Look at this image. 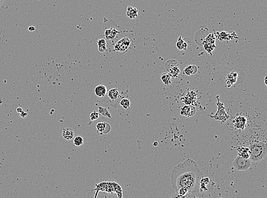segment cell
Returning a JSON list of instances; mask_svg holds the SVG:
<instances>
[{"instance_id":"obj_1","label":"cell","mask_w":267,"mask_h":198,"mask_svg":"<svg viewBox=\"0 0 267 198\" xmlns=\"http://www.w3.org/2000/svg\"><path fill=\"white\" fill-rule=\"evenodd\" d=\"M202 177V173L191 159H188L175 167L171 174V184L177 194L176 197H196Z\"/></svg>"},{"instance_id":"obj_2","label":"cell","mask_w":267,"mask_h":198,"mask_svg":"<svg viewBox=\"0 0 267 198\" xmlns=\"http://www.w3.org/2000/svg\"><path fill=\"white\" fill-rule=\"evenodd\" d=\"M134 35L132 31L123 30L117 37L108 45L110 52L121 55L127 52L132 47Z\"/></svg>"},{"instance_id":"obj_3","label":"cell","mask_w":267,"mask_h":198,"mask_svg":"<svg viewBox=\"0 0 267 198\" xmlns=\"http://www.w3.org/2000/svg\"><path fill=\"white\" fill-rule=\"evenodd\" d=\"M249 149L250 151V159L252 162H259L267 155V144L265 142L254 143L250 146Z\"/></svg>"},{"instance_id":"obj_4","label":"cell","mask_w":267,"mask_h":198,"mask_svg":"<svg viewBox=\"0 0 267 198\" xmlns=\"http://www.w3.org/2000/svg\"><path fill=\"white\" fill-rule=\"evenodd\" d=\"M117 24L112 20H107L104 21L103 29L104 32V36L106 38L107 43L109 45L113 40H115L118 35L121 32L118 30L117 29Z\"/></svg>"},{"instance_id":"obj_5","label":"cell","mask_w":267,"mask_h":198,"mask_svg":"<svg viewBox=\"0 0 267 198\" xmlns=\"http://www.w3.org/2000/svg\"><path fill=\"white\" fill-rule=\"evenodd\" d=\"M252 161L250 159L243 158L237 155L233 161V166L239 171H245L251 166Z\"/></svg>"},{"instance_id":"obj_6","label":"cell","mask_w":267,"mask_h":198,"mask_svg":"<svg viewBox=\"0 0 267 198\" xmlns=\"http://www.w3.org/2000/svg\"><path fill=\"white\" fill-rule=\"evenodd\" d=\"M165 69L172 78H176L178 76L180 71L178 62L174 59L168 60L165 64Z\"/></svg>"},{"instance_id":"obj_7","label":"cell","mask_w":267,"mask_h":198,"mask_svg":"<svg viewBox=\"0 0 267 198\" xmlns=\"http://www.w3.org/2000/svg\"><path fill=\"white\" fill-rule=\"evenodd\" d=\"M96 127L100 135L108 134L111 130L110 125L107 122H99L96 124Z\"/></svg>"},{"instance_id":"obj_8","label":"cell","mask_w":267,"mask_h":198,"mask_svg":"<svg viewBox=\"0 0 267 198\" xmlns=\"http://www.w3.org/2000/svg\"><path fill=\"white\" fill-rule=\"evenodd\" d=\"M196 112V108L192 106H185L181 110V114L185 117H192Z\"/></svg>"},{"instance_id":"obj_9","label":"cell","mask_w":267,"mask_h":198,"mask_svg":"<svg viewBox=\"0 0 267 198\" xmlns=\"http://www.w3.org/2000/svg\"><path fill=\"white\" fill-rule=\"evenodd\" d=\"M247 122V119L242 116L236 117L234 120V126L236 128L240 130H244L245 128Z\"/></svg>"},{"instance_id":"obj_10","label":"cell","mask_w":267,"mask_h":198,"mask_svg":"<svg viewBox=\"0 0 267 198\" xmlns=\"http://www.w3.org/2000/svg\"><path fill=\"white\" fill-rule=\"evenodd\" d=\"M18 0H0V12L14 6Z\"/></svg>"},{"instance_id":"obj_11","label":"cell","mask_w":267,"mask_h":198,"mask_svg":"<svg viewBox=\"0 0 267 198\" xmlns=\"http://www.w3.org/2000/svg\"><path fill=\"white\" fill-rule=\"evenodd\" d=\"M95 93L97 96L102 98L107 93V87L102 85H99L95 87Z\"/></svg>"},{"instance_id":"obj_12","label":"cell","mask_w":267,"mask_h":198,"mask_svg":"<svg viewBox=\"0 0 267 198\" xmlns=\"http://www.w3.org/2000/svg\"><path fill=\"white\" fill-rule=\"evenodd\" d=\"M74 135H75L74 132L71 128L67 127V128H63V131H62V136H63L64 139H65L66 140H67V141L71 140L74 137Z\"/></svg>"},{"instance_id":"obj_13","label":"cell","mask_w":267,"mask_h":198,"mask_svg":"<svg viewBox=\"0 0 267 198\" xmlns=\"http://www.w3.org/2000/svg\"><path fill=\"white\" fill-rule=\"evenodd\" d=\"M218 111L216 112V115H215L214 116V118H215L216 119L219 120V118L222 115V118H223V122H224L228 118V116L227 115V114H226V113L225 112V110H224V108L223 107V106L221 107L219 104H218Z\"/></svg>"},{"instance_id":"obj_14","label":"cell","mask_w":267,"mask_h":198,"mask_svg":"<svg viewBox=\"0 0 267 198\" xmlns=\"http://www.w3.org/2000/svg\"><path fill=\"white\" fill-rule=\"evenodd\" d=\"M107 94L108 95V98L112 101H116L120 96V93L117 88H111L108 91V93Z\"/></svg>"},{"instance_id":"obj_15","label":"cell","mask_w":267,"mask_h":198,"mask_svg":"<svg viewBox=\"0 0 267 198\" xmlns=\"http://www.w3.org/2000/svg\"><path fill=\"white\" fill-rule=\"evenodd\" d=\"M107 187H108V184H107V182H102L96 184V188L95 190L96 191L95 198L96 197V195H97V194L99 192H101V191L106 192L107 190Z\"/></svg>"},{"instance_id":"obj_16","label":"cell","mask_w":267,"mask_h":198,"mask_svg":"<svg viewBox=\"0 0 267 198\" xmlns=\"http://www.w3.org/2000/svg\"><path fill=\"white\" fill-rule=\"evenodd\" d=\"M239 151V156L243 157V158L250 159V151L248 147H240L237 149Z\"/></svg>"},{"instance_id":"obj_17","label":"cell","mask_w":267,"mask_h":198,"mask_svg":"<svg viewBox=\"0 0 267 198\" xmlns=\"http://www.w3.org/2000/svg\"><path fill=\"white\" fill-rule=\"evenodd\" d=\"M138 15V10L136 8H133L131 6H128L127 8L126 16L131 19H134Z\"/></svg>"},{"instance_id":"obj_18","label":"cell","mask_w":267,"mask_h":198,"mask_svg":"<svg viewBox=\"0 0 267 198\" xmlns=\"http://www.w3.org/2000/svg\"><path fill=\"white\" fill-rule=\"evenodd\" d=\"M177 48L180 50H186L188 48V44L185 41V40L182 39L181 37H180L177 42Z\"/></svg>"},{"instance_id":"obj_19","label":"cell","mask_w":267,"mask_h":198,"mask_svg":"<svg viewBox=\"0 0 267 198\" xmlns=\"http://www.w3.org/2000/svg\"><path fill=\"white\" fill-rule=\"evenodd\" d=\"M161 79L166 85H169L172 82V77L169 73L162 74Z\"/></svg>"},{"instance_id":"obj_20","label":"cell","mask_w":267,"mask_h":198,"mask_svg":"<svg viewBox=\"0 0 267 198\" xmlns=\"http://www.w3.org/2000/svg\"><path fill=\"white\" fill-rule=\"evenodd\" d=\"M112 186L113 187L115 192L118 195V198H122L123 197V190L121 187V186L118 184L117 183L114 182H111Z\"/></svg>"},{"instance_id":"obj_21","label":"cell","mask_w":267,"mask_h":198,"mask_svg":"<svg viewBox=\"0 0 267 198\" xmlns=\"http://www.w3.org/2000/svg\"><path fill=\"white\" fill-rule=\"evenodd\" d=\"M120 106L126 110L129 109L131 106V101L128 98H123L120 102Z\"/></svg>"},{"instance_id":"obj_22","label":"cell","mask_w":267,"mask_h":198,"mask_svg":"<svg viewBox=\"0 0 267 198\" xmlns=\"http://www.w3.org/2000/svg\"><path fill=\"white\" fill-rule=\"evenodd\" d=\"M98 112L101 114L102 115H103L105 117H107L108 118H110L112 117L111 114L109 111L105 107H102V106H99L98 107Z\"/></svg>"},{"instance_id":"obj_23","label":"cell","mask_w":267,"mask_h":198,"mask_svg":"<svg viewBox=\"0 0 267 198\" xmlns=\"http://www.w3.org/2000/svg\"><path fill=\"white\" fill-rule=\"evenodd\" d=\"M84 143V140L83 138L80 136H78L76 137H75L74 139V144L75 146L79 147L80 146H82Z\"/></svg>"},{"instance_id":"obj_24","label":"cell","mask_w":267,"mask_h":198,"mask_svg":"<svg viewBox=\"0 0 267 198\" xmlns=\"http://www.w3.org/2000/svg\"><path fill=\"white\" fill-rule=\"evenodd\" d=\"M99 117H100V114L97 111H92L90 114V119L92 121H95V120L99 119Z\"/></svg>"},{"instance_id":"obj_25","label":"cell","mask_w":267,"mask_h":198,"mask_svg":"<svg viewBox=\"0 0 267 198\" xmlns=\"http://www.w3.org/2000/svg\"><path fill=\"white\" fill-rule=\"evenodd\" d=\"M187 67H188V69H189V71H190V73L191 75L196 74V73H197V71H198V67H196V65H189V66H188Z\"/></svg>"},{"instance_id":"obj_26","label":"cell","mask_w":267,"mask_h":198,"mask_svg":"<svg viewBox=\"0 0 267 198\" xmlns=\"http://www.w3.org/2000/svg\"><path fill=\"white\" fill-rule=\"evenodd\" d=\"M98 50L100 52V53H103L105 52L107 50V45H99L98 46Z\"/></svg>"},{"instance_id":"obj_27","label":"cell","mask_w":267,"mask_h":198,"mask_svg":"<svg viewBox=\"0 0 267 198\" xmlns=\"http://www.w3.org/2000/svg\"><path fill=\"white\" fill-rule=\"evenodd\" d=\"M97 44L99 46V45H107V43L106 40L104 38H102V39H99L97 41Z\"/></svg>"},{"instance_id":"obj_28","label":"cell","mask_w":267,"mask_h":198,"mask_svg":"<svg viewBox=\"0 0 267 198\" xmlns=\"http://www.w3.org/2000/svg\"><path fill=\"white\" fill-rule=\"evenodd\" d=\"M28 30L30 32H33V31H34L35 30V28L34 26H29L28 28Z\"/></svg>"},{"instance_id":"obj_29","label":"cell","mask_w":267,"mask_h":198,"mask_svg":"<svg viewBox=\"0 0 267 198\" xmlns=\"http://www.w3.org/2000/svg\"><path fill=\"white\" fill-rule=\"evenodd\" d=\"M20 114H21V117L22 118H25L27 115V114L24 111H22V112H21Z\"/></svg>"},{"instance_id":"obj_30","label":"cell","mask_w":267,"mask_h":198,"mask_svg":"<svg viewBox=\"0 0 267 198\" xmlns=\"http://www.w3.org/2000/svg\"><path fill=\"white\" fill-rule=\"evenodd\" d=\"M17 111L18 112H19V113H21V112H22V111H24L23 110V109H22V108H21V107H18L17 109Z\"/></svg>"},{"instance_id":"obj_31","label":"cell","mask_w":267,"mask_h":198,"mask_svg":"<svg viewBox=\"0 0 267 198\" xmlns=\"http://www.w3.org/2000/svg\"><path fill=\"white\" fill-rule=\"evenodd\" d=\"M267 75H266V77H265V78H264V82H265V85L267 86Z\"/></svg>"},{"instance_id":"obj_32","label":"cell","mask_w":267,"mask_h":198,"mask_svg":"<svg viewBox=\"0 0 267 198\" xmlns=\"http://www.w3.org/2000/svg\"><path fill=\"white\" fill-rule=\"evenodd\" d=\"M158 143L157 142H154L153 143V146H158Z\"/></svg>"}]
</instances>
